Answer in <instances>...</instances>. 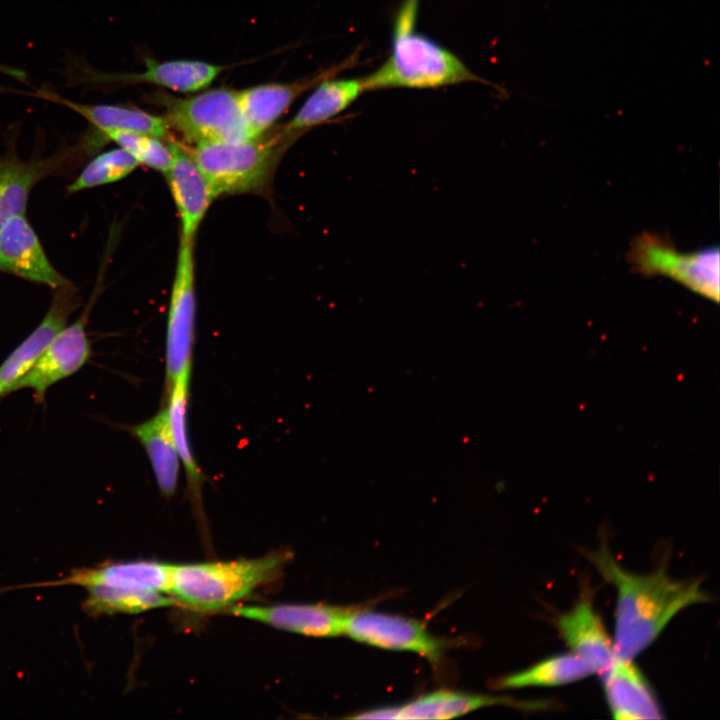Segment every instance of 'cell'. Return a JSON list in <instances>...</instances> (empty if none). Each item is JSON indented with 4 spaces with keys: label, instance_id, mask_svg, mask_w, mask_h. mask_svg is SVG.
Instances as JSON below:
<instances>
[{
    "label": "cell",
    "instance_id": "6da1fadb",
    "mask_svg": "<svg viewBox=\"0 0 720 720\" xmlns=\"http://www.w3.org/2000/svg\"><path fill=\"white\" fill-rule=\"evenodd\" d=\"M586 556L617 591L613 647L618 659L633 660L677 613L709 600L698 580H674L664 566L649 574L627 571L605 542Z\"/></svg>",
    "mask_w": 720,
    "mask_h": 720
},
{
    "label": "cell",
    "instance_id": "7a4b0ae2",
    "mask_svg": "<svg viewBox=\"0 0 720 720\" xmlns=\"http://www.w3.org/2000/svg\"><path fill=\"white\" fill-rule=\"evenodd\" d=\"M420 0H403L392 25L387 59L362 77L365 92L383 89H436L461 83L491 84L452 51L416 28Z\"/></svg>",
    "mask_w": 720,
    "mask_h": 720
},
{
    "label": "cell",
    "instance_id": "3957f363",
    "mask_svg": "<svg viewBox=\"0 0 720 720\" xmlns=\"http://www.w3.org/2000/svg\"><path fill=\"white\" fill-rule=\"evenodd\" d=\"M290 558V552L276 551L252 559L171 564L169 594L195 611L223 609L277 578Z\"/></svg>",
    "mask_w": 720,
    "mask_h": 720
},
{
    "label": "cell",
    "instance_id": "277c9868",
    "mask_svg": "<svg viewBox=\"0 0 720 720\" xmlns=\"http://www.w3.org/2000/svg\"><path fill=\"white\" fill-rule=\"evenodd\" d=\"M292 142L281 131L270 139L259 136L239 142L200 143L190 152L217 197L262 189L271 179L280 155Z\"/></svg>",
    "mask_w": 720,
    "mask_h": 720
},
{
    "label": "cell",
    "instance_id": "5b68a950",
    "mask_svg": "<svg viewBox=\"0 0 720 720\" xmlns=\"http://www.w3.org/2000/svg\"><path fill=\"white\" fill-rule=\"evenodd\" d=\"M719 248L680 252L671 240L644 232L631 242L627 259L645 276H666L714 302L719 301Z\"/></svg>",
    "mask_w": 720,
    "mask_h": 720
},
{
    "label": "cell",
    "instance_id": "8992f818",
    "mask_svg": "<svg viewBox=\"0 0 720 720\" xmlns=\"http://www.w3.org/2000/svg\"><path fill=\"white\" fill-rule=\"evenodd\" d=\"M163 116L170 128L193 144L239 142L251 137L238 90L216 88L186 98L165 97Z\"/></svg>",
    "mask_w": 720,
    "mask_h": 720
},
{
    "label": "cell",
    "instance_id": "52a82bcc",
    "mask_svg": "<svg viewBox=\"0 0 720 720\" xmlns=\"http://www.w3.org/2000/svg\"><path fill=\"white\" fill-rule=\"evenodd\" d=\"M193 243L194 238L181 235L166 327V389L192 370L196 315Z\"/></svg>",
    "mask_w": 720,
    "mask_h": 720
},
{
    "label": "cell",
    "instance_id": "ba28073f",
    "mask_svg": "<svg viewBox=\"0 0 720 720\" xmlns=\"http://www.w3.org/2000/svg\"><path fill=\"white\" fill-rule=\"evenodd\" d=\"M344 634L373 647L410 651L438 664L447 642L431 634L422 622L372 610L352 609Z\"/></svg>",
    "mask_w": 720,
    "mask_h": 720
},
{
    "label": "cell",
    "instance_id": "9c48e42d",
    "mask_svg": "<svg viewBox=\"0 0 720 720\" xmlns=\"http://www.w3.org/2000/svg\"><path fill=\"white\" fill-rule=\"evenodd\" d=\"M170 576L171 564L150 560H132L74 568L65 577L58 580L11 588L75 585L83 587L86 592H160L169 594Z\"/></svg>",
    "mask_w": 720,
    "mask_h": 720
},
{
    "label": "cell",
    "instance_id": "30bf717a",
    "mask_svg": "<svg viewBox=\"0 0 720 720\" xmlns=\"http://www.w3.org/2000/svg\"><path fill=\"white\" fill-rule=\"evenodd\" d=\"M90 307L87 305L73 323L66 324L55 334L31 369L16 384L14 392L32 390L35 401L41 403L53 385L74 375L89 362L92 346L86 327Z\"/></svg>",
    "mask_w": 720,
    "mask_h": 720
},
{
    "label": "cell",
    "instance_id": "8fae6325",
    "mask_svg": "<svg viewBox=\"0 0 720 720\" xmlns=\"http://www.w3.org/2000/svg\"><path fill=\"white\" fill-rule=\"evenodd\" d=\"M593 589L583 583L573 607L555 619L561 638L571 652L583 659L601 680L611 670L616 655L593 601Z\"/></svg>",
    "mask_w": 720,
    "mask_h": 720
},
{
    "label": "cell",
    "instance_id": "7c38bea8",
    "mask_svg": "<svg viewBox=\"0 0 720 720\" xmlns=\"http://www.w3.org/2000/svg\"><path fill=\"white\" fill-rule=\"evenodd\" d=\"M0 273L53 289L72 284L53 267L25 214L8 219L0 228Z\"/></svg>",
    "mask_w": 720,
    "mask_h": 720
},
{
    "label": "cell",
    "instance_id": "4fadbf2b",
    "mask_svg": "<svg viewBox=\"0 0 720 720\" xmlns=\"http://www.w3.org/2000/svg\"><path fill=\"white\" fill-rule=\"evenodd\" d=\"M73 285L55 289L48 310L35 329L0 364V399L14 392L45 347L80 305Z\"/></svg>",
    "mask_w": 720,
    "mask_h": 720
},
{
    "label": "cell",
    "instance_id": "5bb4252c",
    "mask_svg": "<svg viewBox=\"0 0 720 720\" xmlns=\"http://www.w3.org/2000/svg\"><path fill=\"white\" fill-rule=\"evenodd\" d=\"M351 608L326 604L233 605L229 612L277 629L313 637L344 634Z\"/></svg>",
    "mask_w": 720,
    "mask_h": 720
},
{
    "label": "cell",
    "instance_id": "9a60e30c",
    "mask_svg": "<svg viewBox=\"0 0 720 720\" xmlns=\"http://www.w3.org/2000/svg\"><path fill=\"white\" fill-rule=\"evenodd\" d=\"M352 56L317 74L288 83H265L238 90L239 103L252 138L262 136L306 90L355 63Z\"/></svg>",
    "mask_w": 720,
    "mask_h": 720
},
{
    "label": "cell",
    "instance_id": "2e32d148",
    "mask_svg": "<svg viewBox=\"0 0 720 720\" xmlns=\"http://www.w3.org/2000/svg\"><path fill=\"white\" fill-rule=\"evenodd\" d=\"M170 147L172 161L165 175L181 219V235L194 238L215 196L191 152L177 143Z\"/></svg>",
    "mask_w": 720,
    "mask_h": 720
},
{
    "label": "cell",
    "instance_id": "e0dca14e",
    "mask_svg": "<svg viewBox=\"0 0 720 720\" xmlns=\"http://www.w3.org/2000/svg\"><path fill=\"white\" fill-rule=\"evenodd\" d=\"M224 66L199 60L157 61L145 59V69L136 73H93L92 81L116 84H149L174 92L190 93L209 86Z\"/></svg>",
    "mask_w": 720,
    "mask_h": 720
},
{
    "label": "cell",
    "instance_id": "ac0fdd59",
    "mask_svg": "<svg viewBox=\"0 0 720 720\" xmlns=\"http://www.w3.org/2000/svg\"><path fill=\"white\" fill-rule=\"evenodd\" d=\"M514 702L507 698L455 690H437L402 705L384 706L350 716L353 719H451L474 710Z\"/></svg>",
    "mask_w": 720,
    "mask_h": 720
},
{
    "label": "cell",
    "instance_id": "d6986e66",
    "mask_svg": "<svg viewBox=\"0 0 720 720\" xmlns=\"http://www.w3.org/2000/svg\"><path fill=\"white\" fill-rule=\"evenodd\" d=\"M602 682L609 709L615 719L663 718L652 687L632 660L616 658Z\"/></svg>",
    "mask_w": 720,
    "mask_h": 720
},
{
    "label": "cell",
    "instance_id": "ffe728a7",
    "mask_svg": "<svg viewBox=\"0 0 720 720\" xmlns=\"http://www.w3.org/2000/svg\"><path fill=\"white\" fill-rule=\"evenodd\" d=\"M323 79L314 86L297 113L282 128L293 140L347 110L363 93L362 77Z\"/></svg>",
    "mask_w": 720,
    "mask_h": 720
},
{
    "label": "cell",
    "instance_id": "44dd1931",
    "mask_svg": "<svg viewBox=\"0 0 720 720\" xmlns=\"http://www.w3.org/2000/svg\"><path fill=\"white\" fill-rule=\"evenodd\" d=\"M127 430L144 448L160 492L165 497L173 496L178 487L181 461L166 407Z\"/></svg>",
    "mask_w": 720,
    "mask_h": 720
},
{
    "label": "cell",
    "instance_id": "7402d4cb",
    "mask_svg": "<svg viewBox=\"0 0 720 720\" xmlns=\"http://www.w3.org/2000/svg\"><path fill=\"white\" fill-rule=\"evenodd\" d=\"M35 96L65 105L88 120L99 134L119 130L147 134L161 139L168 135L169 126L164 117L138 108L113 104H81L47 91H38Z\"/></svg>",
    "mask_w": 720,
    "mask_h": 720
},
{
    "label": "cell",
    "instance_id": "603a6c76",
    "mask_svg": "<svg viewBox=\"0 0 720 720\" xmlns=\"http://www.w3.org/2000/svg\"><path fill=\"white\" fill-rule=\"evenodd\" d=\"M191 372L192 370L181 374L167 389L166 409L189 491L194 504L199 508L204 478L190 446L187 423Z\"/></svg>",
    "mask_w": 720,
    "mask_h": 720
},
{
    "label": "cell",
    "instance_id": "cb8c5ba5",
    "mask_svg": "<svg viewBox=\"0 0 720 720\" xmlns=\"http://www.w3.org/2000/svg\"><path fill=\"white\" fill-rule=\"evenodd\" d=\"M51 161H22L13 154L0 156V228L8 219L25 214L29 194L46 176Z\"/></svg>",
    "mask_w": 720,
    "mask_h": 720
},
{
    "label": "cell",
    "instance_id": "d4e9b609",
    "mask_svg": "<svg viewBox=\"0 0 720 720\" xmlns=\"http://www.w3.org/2000/svg\"><path fill=\"white\" fill-rule=\"evenodd\" d=\"M591 674V667L570 652L548 657L524 670L506 675L497 681V686L502 689L553 687L579 681Z\"/></svg>",
    "mask_w": 720,
    "mask_h": 720
},
{
    "label": "cell",
    "instance_id": "484cf974",
    "mask_svg": "<svg viewBox=\"0 0 720 720\" xmlns=\"http://www.w3.org/2000/svg\"><path fill=\"white\" fill-rule=\"evenodd\" d=\"M82 609L89 616L111 615L116 613L137 614L155 608L169 607L177 604L167 593L141 592H86Z\"/></svg>",
    "mask_w": 720,
    "mask_h": 720
},
{
    "label": "cell",
    "instance_id": "4316f807",
    "mask_svg": "<svg viewBox=\"0 0 720 720\" xmlns=\"http://www.w3.org/2000/svg\"><path fill=\"white\" fill-rule=\"evenodd\" d=\"M140 164L126 150L119 147L97 155L81 171L79 176L68 186V193H76L86 189L117 182Z\"/></svg>",
    "mask_w": 720,
    "mask_h": 720
},
{
    "label": "cell",
    "instance_id": "83f0119b",
    "mask_svg": "<svg viewBox=\"0 0 720 720\" xmlns=\"http://www.w3.org/2000/svg\"><path fill=\"white\" fill-rule=\"evenodd\" d=\"M130 153L139 164L165 174L172 161V151L161 138L129 131H106L99 134Z\"/></svg>",
    "mask_w": 720,
    "mask_h": 720
},
{
    "label": "cell",
    "instance_id": "f1b7e54d",
    "mask_svg": "<svg viewBox=\"0 0 720 720\" xmlns=\"http://www.w3.org/2000/svg\"><path fill=\"white\" fill-rule=\"evenodd\" d=\"M0 73L22 82L26 81V72L18 68H14L0 63Z\"/></svg>",
    "mask_w": 720,
    "mask_h": 720
}]
</instances>
